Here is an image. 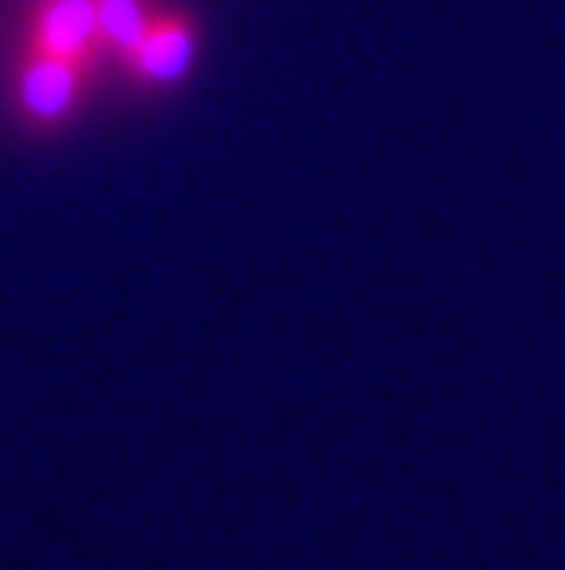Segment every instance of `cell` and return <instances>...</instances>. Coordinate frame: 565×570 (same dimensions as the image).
Returning a JSON list of instances; mask_svg holds the SVG:
<instances>
[{"label":"cell","instance_id":"1","mask_svg":"<svg viewBox=\"0 0 565 570\" xmlns=\"http://www.w3.org/2000/svg\"><path fill=\"white\" fill-rule=\"evenodd\" d=\"M96 56H116L126 80L156 86L190 66V30L176 16H150L140 0H40L16 76L30 120H66L80 106Z\"/></svg>","mask_w":565,"mask_h":570}]
</instances>
